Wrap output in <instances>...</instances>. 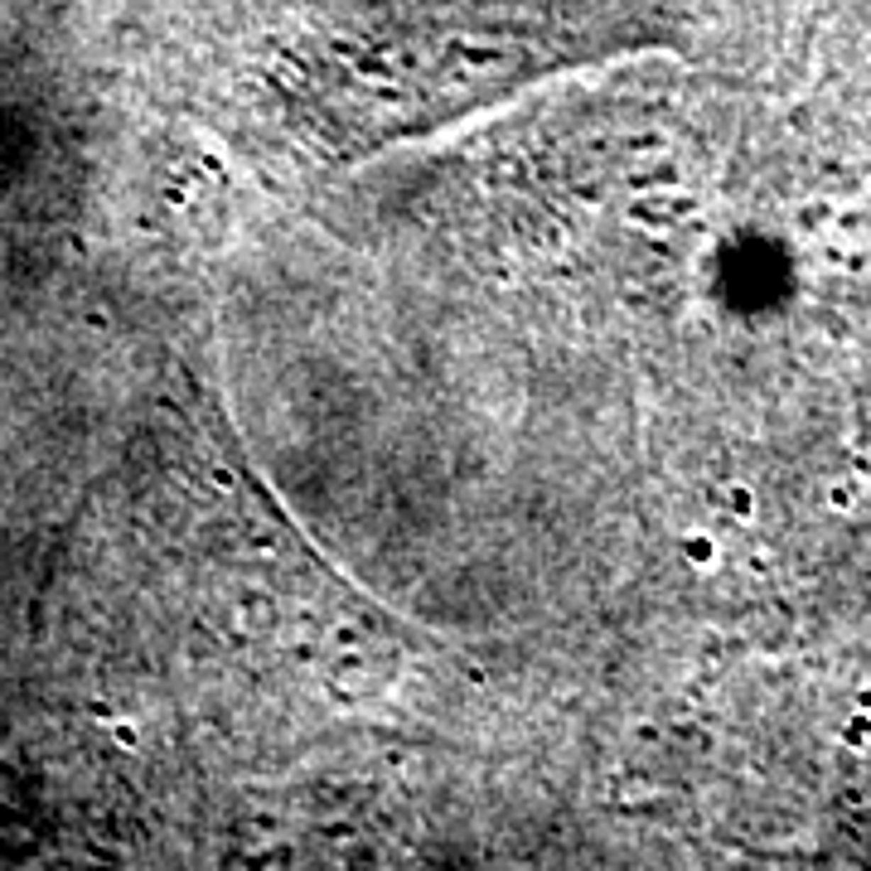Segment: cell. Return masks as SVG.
Instances as JSON below:
<instances>
[{
	"label": "cell",
	"mask_w": 871,
	"mask_h": 871,
	"mask_svg": "<svg viewBox=\"0 0 871 871\" xmlns=\"http://www.w3.org/2000/svg\"><path fill=\"white\" fill-rule=\"evenodd\" d=\"M726 499H731V514H740V518L755 514V499H750V489H731Z\"/></svg>",
	"instance_id": "6da1fadb"
},
{
	"label": "cell",
	"mask_w": 871,
	"mask_h": 871,
	"mask_svg": "<svg viewBox=\"0 0 871 871\" xmlns=\"http://www.w3.org/2000/svg\"><path fill=\"white\" fill-rule=\"evenodd\" d=\"M847 740H852V745H867V740H871V721H867V716H857V721L847 726Z\"/></svg>",
	"instance_id": "7a4b0ae2"
},
{
	"label": "cell",
	"mask_w": 871,
	"mask_h": 871,
	"mask_svg": "<svg viewBox=\"0 0 871 871\" xmlns=\"http://www.w3.org/2000/svg\"><path fill=\"white\" fill-rule=\"evenodd\" d=\"M833 509H852V489H847V484L833 489Z\"/></svg>",
	"instance_id": "3957f363"
},
{
	"label": "cell",
	"mask_w": 871,
	"mask_h": 871,
	"mask_svg": "<svg viewBox=\"0 0 871 871\" xmlns=\"http://www.w3.org/2000/svg\"><path fill=\"white\" fill-rule=\"evenodd\" d=\"M692 557H697V562H707V557H711V547H707V538H692Z\"/></svg>",
	"instance_id": "277c9868"
}]
</instances>
